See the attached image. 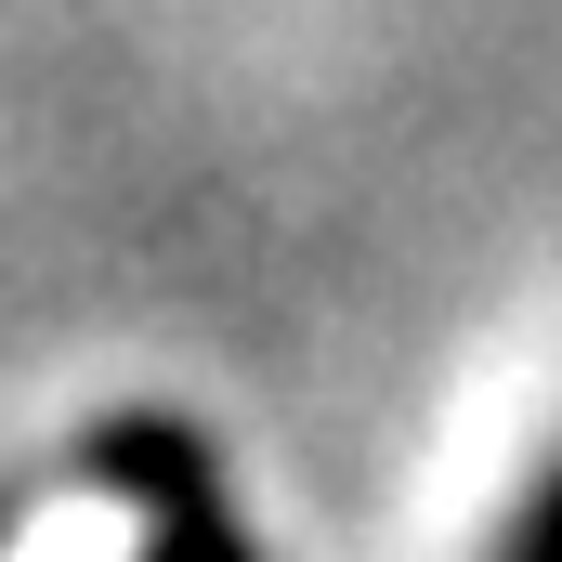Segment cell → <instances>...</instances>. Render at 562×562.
Masks as SVG:
<instances>
[{
    "label": "cell",
    "instance_id": "cell-1",
    "mask_svg": "<svg viewBox=\"0 0 562 562\" xmlns=\"http://www.w3.org/2000/svg\"><path fill=\"white\" fill-rule=\"evenodd\" d=\"M92 484H119V497L144 510V562H249V524H236L210 445H196L183 419H119L105 445H92Z\"/></svg>",
    "mask_w": 562,
    "mask_h": 562
},
{
    "label": "cell",
    "instance_id": "cell-2",
    "mask_svg": "<svg viewBox=\"0 0 562 562\" xmlns=\"http://www.w3.org/2000/svg\"><path fill=\"white\" fill-rule=\"evenodd\" d=\"M497 562H562V458H550V484L524 497V524L497 537Z\"/></svg>",
    "mask_w": 562,
    "mask_h": 562
}]
</instances>
